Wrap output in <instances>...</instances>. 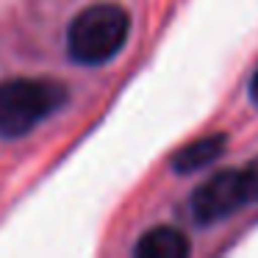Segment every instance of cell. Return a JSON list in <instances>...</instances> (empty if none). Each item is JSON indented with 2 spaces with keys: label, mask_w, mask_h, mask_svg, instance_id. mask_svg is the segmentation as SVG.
Masks as SVG:
<instances>
[{
  "label": "cell",
  "mask_w": 258,
  "mask_h": 258,
  "mask_svg": "<svg viewBox=\"0 0 258 258\" xmlns=\"http://www.w3.org/2000/svg\"><path fill=\"white\" fill-rule=\"evenodd\" d=\"M67 100V89L53 81L12 78L0 84V136H25Z\"/></svg>",
  "instance_id": "7a4b0ae2"
},
{
  "label": "cell",
  "mask_w": 258,
  "mask_h": 258,
  "mask_svg": "<svg viewBox=\"0 0 258 258\" xmlns=\"http://www.w3.org/2000/svg\"><path fill=\"white\" fill-rule=\"evenodd\" d=\"M241 180H244L247 203H258V158H252V161L241 169Z\"/></svg>",
  "instance_id": "8992f818"
},
{
  "label": "cell",
  "mask_w": 258,
  "mask_h": 258,
  "mask_svg": "<svg viewBox=\"0 0 258 258\" xmlns=\"http://www.w3.org/2000/svg\"><path fill=\"white\" fill-rule=\"evenodd\" d=\"M250 97H252V103L258 106V70L252 73V78H250Z\"/></svg>",
  "instance_id": "52a82bcc"
},
{
  "label": "cell",
  "mask_w": 258,
  "mask_h": 258,
  "mask_svg": "<svg viewBox=\"0 0 258 258\" xmlns=\"http://www.w3.org/2000/svg\"><path fill=\"white\" fill-rule=\"evenodd\" d=\"M136 258H183L189 255V239L180 230L158 225V228L147 230L134 247Z\"/></svg>",
  "instance_id": "277c9868"
},
{
  "label": "cell",
  "mask_w": 258,
  "mask_h": 258,
  "mask_svg": "<svg viewBox=\"0 0 258 258\" xmlns=\"http://www.w3.org/2000/svg\"><path fill=\"white\" fill-rule=\"evenodd\" d=\"M131 17L117 3H95L84 9L67 28V53L78 64H106L125 47Z\"/></svg>",
  "instance_id": "6da1fadb"
},
{
  "label": "cell",
  "mask_w": 258,
  "mask_h": 258,
  "mask_svg": "<svg viewBox=\"0 0 258 258\" xmlns=\"http://www.w3.org/2000/svg\"><path fill=\"white\" fill-rule=\"evenodd\" d=\"M225 145H228V136L225 134H214V136H203V139H197V142H189V145L180 147L172 156V169L180 175L197 172V169H203V167L217 161L225 153Z\"/></svg>",
  "instance_id": "5b68a950"
},
{
  "label": "cell",
  "mask_w": 258,
  "mask_h": 258,
  "mask_svg": "<svg viewBox=\"0 0 258 258\" xmlns=\"http://www.w3.org/2000/svg\"><path fill=\"white\" fill-rule=\"evenodd\" d=\"M247 203L241 169H225L200 183L191 195V217L200 225H214L230 217L239 206Z\"/></svg>",
  "instance_id": "3957f363"
}]
</instances>
